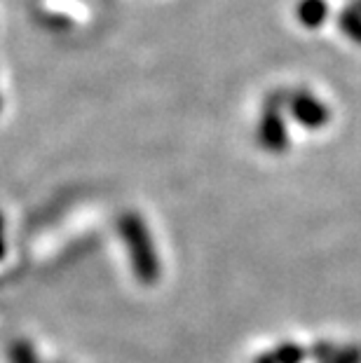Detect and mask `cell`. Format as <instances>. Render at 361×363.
I'll use <instances>...</instances> for the list:
<instances>
[{
    "label": "cell",
    "mask_w": 361,
    "mask_h": 363,
    "mask_svg": "<svg viewBox=\"0 0 361 363\" xmlns=\"http://www.w3.org/2000/svg\"><path fill=\"white\" fill-rule=\"evenodd\" d=\"M118 230H120L122 242L127 246L134 277L141 284L152 286L160 279V258H157L155 244H152L148 228H145V223L141 220V216L134 211L122 213L118 220Z\"/></svg>",
    "instance_id": "cell-1"
},
{
    "label": "cell",
    "mask_w": 361,
    "mask_h": 363,
    "mask_svg": "<svg viewBox=\"0 0 361 363\" xmlns=\"http://www.w3.org/2000/svg\"><path fill=\"white\" fill-rule=\"evenodd\" d=\"M289 101V96L284 94H272L267 99L265 111L260 115L258 122V143L260 148L267 152H284L289 148V129L282 115V104Z\"/></svg>",
    "instance_id": "cell-2"
},
{
    "label": "cell",
    "mask_w": 361,
    "mask_h": 363,
    "mask_svg": "<svg viewBox=\"0 0 361 363\" xmlns=\"http://www.w3.org/2000/svg\"><path fill=\"white\" fill-rule=\"evenodd\" d=\"M287 108H289L291 118L310 131L324 129L328 125V120H331L328 108L321 104L317 96H312L310 91H294V94L289 96Z\"/></svg>",
    "instance_id": "cell-3"
},
{
    "label": "cell",
    "mask_w": 361,
    "mask_h": 363,
    "mask_svg": "<svg viewBox=\"0 0 361 363\" xmlns=\"http://www.w3.org/2000/svg\"><path fill=\"white\" fill-rule=\"evenodd\" d=\"M326 12L328 10H326L324 0H301V5H298V19H301V24L307 28L324 24Z\"/></svg>",
    "instance_id": "cell-4"
},
{
    "label": "cell",
    "mask_w": 361,
    "mask_h": 363,
    "mask_svg": "<svg viewBox=\"0 0 361 363\" xmlns=\"http://www.w3.org/2000/svg\"><path fill=\"white\" fill-rule=\"evenodd\" d=\"M274 363H303L307 359V350L296 342H282L272 352Z\"/></svg>",
    "instance_id": "cell-5"
},
{
    "label": "cell",
    "mask_w": 361,
    "mask_h": 363,
    "mask_svg": "<svg viewBox=\"0 0 361 363\" xmlns=\"http://www.w3.org/2000/svg\"><path fill=\"white\" fill-rule=\"evenodd\" d=\"M7 357H10V363H40V357L28 340H14Z\"/></svg>",
    "instance_id": "cell-6"
},
{
    "label": "cell",
    "mask_w": 361,
    "mask_h": 363,
    "mask_svg": "<svg viewBox=\"0 0 361 363\" xmlns=\"http://www.w3.org/2000/svg\"><path fill=\"white\" fill-rule=\"evenodd\" d=\"M340 28L350 40L361 43V12L357 7H350L340 14Z\"/></svg>",
    "instance_id": "cell-7"
},
{
    "label": "cell",
    "mask_w": 361,
    "mask_h": 363,
    "mask_svg": "<svg viewBox=\"0 0 361 363\" xmlns=\"http://www.w3.org/2000/svg\"><path fill=\"white\" fill-rule=\"evenodd\" d=\"M326 363H361V345H350L338 350Z\"/></svg>",
    "instance_id": "cell-8"
},
{
    "label": "cell",
    "mask_w": 361,
    "mask_h": 363,
    "mask_svg": "<svg viewBox=\"0 0 361 363\" xmlns=\"http://www.w3.org/2000/svg\"><path fill=\"white\" fill-rule=\"evenodd\" d=\"M335 352H338L335 345H331V342H317V345L312 347L310 354H312V359H317L319 363H326Z\"/></svg>",
    "instance_id": "cell-9"
},
{
    "label": "cell",
    "mask_w": 361,
    "mask_h": 363,
    "mask_svg": "<svg viewBox=\"0 0 361 363\" xmlns=\"http://www.w3.org/2000/svg\"><path fill=\"white\" fill-rule=\"evenodd\" d=\"M7 253V244H5V220H3V213H0V260L5 258Z\"/></svg>",
    "instance_id": "cell-10"
},
{
    "label": "cell",
    "mask_w": 361,
    "mask_h": 363,
    "mask_svg": "<svg viewBox=\"0 0 361 363\" xmlns=\"http://www.w3.org/2000/svg\"><path fill=\"white\" fill-rule=\"evenodd\" d=\"M253 363H274V359H272V354H260Z\"/></svg>",
    "instance_id": "cell-11"
},
{
    "label": "cell",
    "mask_w": 361,
    "mask_h": 363,
    "mask_svg": "<svg viewBox=\"0 0 361 363\" xmlns=\"http://www.w3.org/2000/svg\"><path fill=\"white\" fill-rule=\"evenodd\" d=\"M355 7H357V10L361 12V0H357V5H355Z\"/></svg>",
    "instance_id": "cell-12"
},
{
    "label": "cell",
    "mask_w": 361,
    "mask_h": 363,
    "mask_svg": "<svg viewBox=\"0 0 361 363\" xmlns=\"http://www.w3.org/2000/svg\"><path fill=\"white\" fill-rule=\"evenodd\" d=\"M0 111H3V99H0Z\"/></svg>",
    "instance_id": "cell-13"
}]
</instances>
